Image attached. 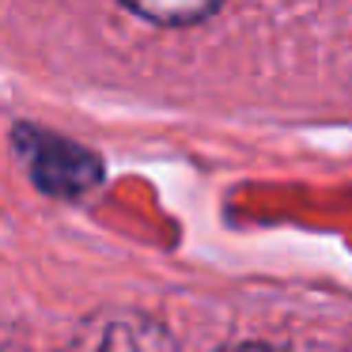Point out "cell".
Listing matches in <instances>:
<instances>
[{
  "mask_svg": "<svg viewBox=\"0 0 352 352\" xmlns=\"http://www.w3.org/2000/svg\"><path fill=\"white\" fill-rule=\"evenodd\" d=\"M16 140V152L23 160L31 182L38 186L42 193H54V197H80L91 186H99L102 178V163L95 152L72 144V140L57 137V133H46L38 125H16L12 133Z\"/></svg>",
  "mask_w": 352,
  "mask_h": 352,
  "instance_id": "cell-1",
  "label": "cell"
},
{
  "mask_svg": "<svg viewBox=\"0 0 352 352\" xmlns=\"http://www.w3.org/2000/svg\"><path fill=\"white\" fill-rule=\"evenodd\" d=\"M69 352H170V341L155 322L140 314H110L87 322Z\"/></svg>",
  "mask_w": 352,
  "mask_h": 352,
  "instance_id": "cell-2",
  "label": "cell"
},
{
  "mask_svg": "<svg viewBox=\"0 0 352 352\" xmlns=\"http://www.w3.org/2000/svg\"><path fill=\"white\" fill-rule=\"evenodd\" d=\"M137 19H148V23H160V27H190V23H201V19L216 16L220 4H125Z\"/></svg>",
  "mask_w": 352,
  "mask_h": 352,
  "instance_id": "cell-3",
  "label": "cell"
},
{
  "mask_svg": "<svg viewBox=\"0 0 352 352\" xmlns=\"http://www.w3.org/2000/svg\"><path fill=\"white\" fill-rule=\"evenodd\" d=\"M223 352H280V349H269V344H235V349H223Z\"/></svg>",
  "mask_w": 352,
  "mask_h": 352,
  "instance_id": "cell-4",
  "label": "cell"
}]
</instances>
